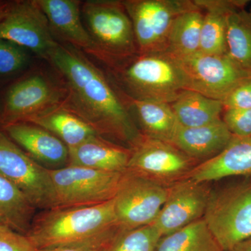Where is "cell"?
<instances>
[{"label":"cell","mask_w":251,"mask_h":251,"mask_svg":"<svg viewBox=\"0 0 251 251\" xmlns=\"http://www.w3.org/2000/svg\"><path fill=\"white\" fill-rule=\"evenodd\" d=\"M29 52L15 43L0 39V81L21 75L30 62Z\"/></svg>","instance_id":"29"},{"label":"cell","mask_w":251,"mask_h":251,"mask_svg":"<svg viewBox=\"0 0 251 251\" xmlns=\"http://www.w3.org/2000/svg\"><path fill=\"white\" fill-rule=\"evenodd\" d=\"M249 13H250V14L251 15V9H250V11H249Z\"/></svg>","instance_id":"36"},{"label":"cell","mask_w":251,"mask_h":251,"mask_svg":"<svg viewBox=\"0 0 251 251\" xmlns=\"http://www.w3.org/2000/svg\"><path fill=\"white\" fill-rule=\"evenodd\" d=\"M204 15L201 29L200 52L207 54H227V18L231 11L245 7L242 0H198Z\"/></svg>","instance_id":"21"},{"label":"cell","mask_w":251,"mask_h":251,"mask_svg":"<svg viewBox=\"0 0 251 251\" xmlns=\"http://www.w3.org/2000/svg\"><path fill=\"white\" fill-rule=\"evenodd\" d=\"M81 14L93 45L90 55L106 69L139 53L133 25L123 1H82Z\"/></svg>","instance_id":"4"},{"label":"cell","mask_w":251,"mask_h":251,"mask_svg":"<svg viewBox=\"0 0 251 251\" xmlns=\"http://www.w3.org/2000/svg\"><path fill=\"white\" fill-rule=\"evenodd\" d=\"M106 72L119 93L135 100L171 104L187 90L179 64L166 52L138 53Z\"/></svg>","instance_id":"3"},{"label":"cell","mask_w":251,"mask_h":251,"mask_svg":"<svg viewBox=\"0 0 251 251\" xmlns=\"http://www.w3.org/2000/svg\"><path fill=\"white\" fill-rule=\"evenodd\" d=\"M212 186L187 178L168 187L166 201L151 224L162 237L203 219Z\"/></svg>","instance_id":"14"},{"label":"cell","mask_w":251,"mask_h":251,"mask_svg":"<svg viewBox=\"0 0 251 251\" xmlns=\"http://www.w3.org/2000/svg\"><path fill=\"white\" fill-rule=\"evenodd\" d=\"M212 188L203 220L223 251L251 236V175Z\"/></svg>","instance_id":"5"},{"label":"cell","mask_w":251,"mask_h":251,"mask_svg":"<svg viewBox=\"0 0 251 251\" xmlns=\"http://www.w3.org/2000/svg\"><path fill=\"white\" fill-rule=\"evenodd\" d=\"M232 137L221 120L202 126L188 128L179 126L172 144L201 163L219 154Z\"/></svg>","instance_id":"19"},{"label":"cell","mask_w":251,"mask_h":251,"mask_svg":"<svg viewBox=\"0 0 251 251\" xmlns=\"http://www.w3.org/2000/svg\"><path fill=\"white\" fill-rule=\"evenodd\" d=\"M118 226L112 199L95 205L41 210L26 236L40 250L87 242Z\"/></svg>","instance_id":"2"},{"label":"cell","mask_w":251,"mask_h":251,"mask_svg":"<svg viewBox=\"0 0 251 251\" xmlns=\"http://www.w3.org/2000/svg\"><path fill=\"white\" fill-rule=\"evenodd\" d=\"M55 207L90 206L111 201L122 173L67 166L49 170Z\"/></svg>","instance_id":"7"},{"label":"cell","mask_w":251,"mask_h":251,"mask_svg":"<svg viewBox=\"0 0 251 251\" xmlns=\"http://www.w3.org/2000/svg\"><path fill=\"white\" fill-rule=\"evenodd\" d=\"M168 193L167 186L126 170L113 198L118 226L133 229L152 224Z\"/></svg>","instance_id":"10"},{"label":"cell","mask_w":251,"mask_h":251,"mask_svg":"<svg viewBox=\"0 0 251 251\" xmlns=\"http://www.w3.org/2000/svg\"><path fill=\"white\" fill-rule=\"evenodd\" d=\"M157 251H223L203 219L162 237Z\"/></svg>","instance_id":"26"},{"label":"cell","mask_w":251,"mask_h":251,"mask_svg":"<svg viewBox=\"0 0 251 251\" xmlns=\"http://www.w3.org/2000/svg\"><path fill=\"white\" fill-rule=\"evenodd\" d=\"M49 22L55 41L80 50L86 54L92 50V41L84 25L79 0H37Z\"/></svg>","instance_id":"16"},{"label":"cell","mask_w":251,"mask_h":251,"mask_svg":"<svg viewBox=\"0 0 251 251\" xmlns=\"http://www.w3.org/2000/svg\"><path fill=\"white\" fill-rule=\"evenodd\" d=\"M120 96L135 124L139 125L138 128L142 134L172 143L180 125L171 104L135 100Z\"/></svg>","instance_id":"20"},{"label":"cell","mask_w":251,"mask_h":251,"mask_svg":"<svg viewBox=\"0 0 251 251\" xmlns=\"http://www.w3.org/2000/svg\"><path fill=\"white\" fill-rule=\"evenodd\" d=\"M139 53L166 52L175 18L196 5L189 0H125Z\"/></svg>","instance_id":"8"},{"label":"cell","mask_w":251,"mask_h":251,"mask_svg":"<svg viewBox=\"0 0 251 251\" xmlns=\"http://www.w3.org/2000/svg\"><path fill=\"white\" fill-rule=\"evenodd\" d=\"M130 149L127 171L167 187L187 179L199 164L173 144L143 134Z\"/></svg>","instance_id":"9"},{"label":"cell","mask_w":251,"mask_h":251,"mask_svg":"<svg viewBox=\"0 0 251 251\" xmlns=\"http://www.w3.org/2000/svg\"><path fill=\"white\" fill-rule=\"evenodd\" d=\"M161 236L153 226L119 227L105 251H157Z\"/></svg>","instance_id":"28"},{"label":"cell","mask_w":251,"mask_h":251,"mask_svg":"<svg viewBox=\"0 0 251 251\" xmlns=\"http://www.w3.org/2000/svg\"><path fill=\"white\" fill-rule=\"evenodd\" d=\"M4 133L40 166L55 170L69 165V149L45 128L29 122L2 126Z\"/></svg>","instance_id":"15"},{"label":"cell","mask_w":251,"mask_h":251,"mask_svg":"<svg viewBox=\"0 0 251 251\" xmlns=\"http://www.w3.org/2000/svg\"><path fill=\"white\" fill-rule=\"evenodd\" d=\"M0 39L15 43L45 60L58 45L37 0L11 1L0 21Z\"/></svg>","instance_id":"13"},{"label":"cell","mask_w":251,"mask_h":251,"mask_svg":"<svg viewBox=\"0 0 251 251\" xmlns=\"http://www.w3.org/2000/svg\"><path fill=\"white\" fill-rule=\"evenodd\" d=\"M130 153V148L94 135L69 150L68 166L122 173L127 169Z\"/></svg>","instance_id":"18"},{"label":"cell","mask_w":251,"mask_h":251,"mask_svg":"<svg viewBox=\"0 0 251 251\" xmlns=\"http://www.w3.org/2000/svg\"><path fill=\"white\" fill-rule=\"evenodd\" d=\"M36 209L16 185L0 175V224L27 235Z\"/></svg>","instance_id":"23"},{"label":"cell","mask_w":251,"mask_h":251,"mask_svg":"<svg viewBox=\"0 0 251 251\" xmlns=\"http://www.w3.org/2000/svg\"><path fill=\"white\" fill-rule=\"evenodd\" d=\"M184 74L186 89L223 101L251 73L239 67L227 54L215 55L198 52L174 57Z\"/></svg>","instance_id":"11"},{"label":"cell","mask_w":251,"mask_h":251,"mask_svg":"<svg viewBox=\"0 0 251 251\" xmlns=\"http://www.w3.org/2000/svg\"><path fill=\"white\" fill-rule=\"evenodd\" d=\"M27 122L49 130L62 140L69 150L80 145L92 135H97L83 120L61 107Z\"/></svg>","instance_id":"25"},{"label":"cell","mask_w":251,"mask_h":251,"mask_svg":"<svg viewBox=\"0 0 251 251\" xmlns=\"http://www.w3.org/2000/svg\"><path fill=\"white\" fill-rule=\"evenodd\" d=\"M232 251H251V236L236 246Z\"/></svg>","instance_id":"34"},{"label":"cell","mask_w":251,"mask_h":251,"mask_svg":"<svg viewBox=\"0 0 251 251\" xmlns=\"http://www.w3.org/2000/svg\"><path fill=\"white\" fill-rule=\"evenodd\" d=\"M64 87L61 108L76 115L97 135L130 148L139 128L106 74L85 52L59 44L46 59Z\"/></svg>","instance_id":"1"},{"label":"cell","mask_w":251,"mask_h":251,"mask_svg":"<svg viewBox=\"0 0 251 251\" xmlns=\"http://www.w3.org/2000/svg\"><path fill=\"white\" fill-rule=\"evenodd\" d=\"M0 175L13 183L40 210L56 206L49 170L40 166L0 130Z\"/></svg>","instance_id":"12"},{"label":"cell","mask_w":251,"mask_h":251,"mask_svg":"<svg viewBox=\"0 0 251 251\" xmlns=\"http://www.w3.org/2000/svg\"><path fill=\"white\" fill-rule=\"evenodd\" d=\"M178 123L183 127H199L222 120V101L192 90H184L171 104Z\"/></svg>","instance_id":"22"},{"label":"cell","mask_w":251,"mask_h":251,"mask_svg":"<svg viewBox=\"0 0 251 251\" xmlns=\"http://www.w3.org/2000/svg\"><path fill=\"white\" fill-rule=\"evenodd\" d=\"M10 4H11V1H0V21L7 13Z\"/></svg>","instance_id":"35"},{"label":"cell","mask_w":251,"mask_h":251,"mask_svg":"<svg viewBox=\"0 0 251 251\" xmlns=\"http://www.w3.org/2000/svg\"><path fill=\"white\" fill-rule=\"evenodd\" d=\"M251 175V135L232 137L219 154L195 167L188 178L211 183Z\"/></svg>","instance_id":"17"},{"label":"cell","mask_w":251,"mask_h":251,"mask_svg":"<svg viewBox=\"0 0 251 251\" xmlns=\"http://www.w3.org/2000/svg\"><path fill=\"white\" fill-rule=\"evenodd\" d=\"M224 111L223 121L234 136L251 135V108Z\"/></svg>","instance_id":"30"},{"label":"cell","mask_w":251,"mask_h":251,"mask_svg":"<svg viewBox=\"0 0 251 251\" xmlns=\"http://www.w3.org/2000/svg\"><path fill=\"white\" fill-rule=\"evenodd\" d=\"M119 227L120 226L107 233L102 234L87 242L64 247L40 249L37 251H105L112 238L118 230Z\"/></svg>","instance_id":"33"},{"label":"cell","mask_w":251,"mask_h":251,"mask_svg":"<svg viewBox=\"0 0 251 251\" xmlns=\"http://www.w3.org/2000/svg\"><path fill=\"white\" fill-rule=\"evenodd\" d=\"M65 92L60 81L41 71L19 77L6 89L0 109L1 127L31 119L62 106Z\"/></svg>","instance_id":"6"},{"label":"cell","mask_w":251,"mask_h":251,"mask_svg":"<svg viewBox=\"0 0 251 251\" xmlns=\"http://www.w3.org/2000/svg\"><path fill=\"white\" fill-rule=\"evenodd\" d=\"M0 251H37L27 236L0 224Z\"/></svg>","instance_id":"31"},{"label":"cell","mask_w":251,"mask_h":251,"mask_svg":"<svg viewBox=\"0 0 251 251\" xmlns=\"http://www.w3.org/2000/svg\"><path fill=\"white\" fill-rule=\"evenodd\" d=\"M227 55L251 74V15L244 8L227 16Z\"/></svg>","instance_id":"27"},{"label":"cell","mask_w":251,"mask_h":251,"mask_svg":"<svg viewBox=\"0 0 251 251\" xmlns=\"http://www.w3.org/2000/svg\"><path fill=\"white\" fill-rule=\"evenodd\" d=\"M225 110L251 108V76L244 79L223 100Z\"/></svg>","instance_id":"32"},{"label":"cell","mask_w":251,"mask_h":251,"mask_svg":"<svg viewBox=\"0 0 251 251\" xmlns=\"http://www.w3.org/2000/svg\"><path fill=\"white\" fill-rule=\"evenodd\" d=\"M0 125H1V122H0Z\"/></svg>","instance_id":"37"},{"label":"cell","mask_w":251,"mask_h":251,"mask_svg":"<svg viewBox=\"0 0 251 251\" xmlns=\"http://www.w3.org/2000/svg\"><path fill=\"white\" fill-rule=\"evenodd\" d=\"M196 5L175 18L172 25L166 53L173 57L191 55L200 50L201 29L204 12Z\"/></svg>","instance_id":"24"}]
</instances>
